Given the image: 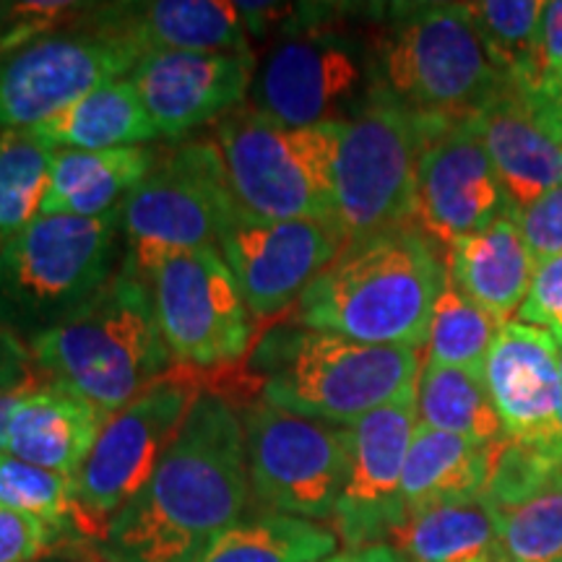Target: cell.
<instances>
[{
  "label": "cell",
  "instance_id": "1",
  "mask_svg": "<svg viewBox=\"0 0 562 562\" xmlns=\"http://www.w3.org/2000/svg\"><path fill=\"white\" fill-rule=\"evenodd\" d=\"M250 503L243 417L201 393L149 482L94 544L102 562H195Z\"/></svg>",
  "mask_w": 562,
  "mask_h": 562
},
{
  "label": "cell",
  "instance_id": "2",
  "mask_svg": "<svg viewBox=\"0 0 562 562\" xmlns=\"http://www.w3.org/2000/svg\"><path fill=\"white\" fill-rule=\"evenodd\" d=\"M446 281L435 243L414 224H398L344 243L302 292L294 323L351 341L422 351Z\"/></svg>",
  "mask_w": 562,
  "mask_h": 562
},
{
  "label": "cell",
  "instance_id": "3",
  "mask_svg": "<svg viewBox=\"0 0 562 562\" xmlns=\"http://www.w3.org/2000/svg\"><path fill=\"white\" fill-rule=\"evenodd\" d=\"M30 351L47 385L79 393L108 417L165 381L175 362L149 284L125 258L87 305L34 339Z\"/></svg>",
  "mask_w": 562,
  "mask_h": 562
},
{
  "label": "cell",
  "instance_id": "4",
  "mask_svg": "<svg viewBox=\"0 0 562 562\" xmlns=\"http://www.w3.org/2000/svg\"><path fill=\"white\" fill-rule=\"evenodd\" d=\"M252 364L266 370V404L339 427L417 398L422 372L419 349L378 347L311 328L271 334Z\"/></svg>",
  "mask_w": 562,
  "mask_h": 562
},
{
  "label": "cell",
  "instance_id": "5",
  "mask_svg": "<svg viewBox=\"0 0 562 562\" xmlns=\"http://www.w3.org/2000/svg\"><path fill=\"white\" fill-rule=\"evenodd\" d=\"M121 206L97 220L40 214L0 248V321L30 347L115 277Z\"/></svg>",
  "mask_w": 562,
  "mask_h": 562
},
{
  "label": "cell",
  "instance_id": "6",
  "mask_svg": "<svg viewBox=\"0 0 562 562\" xmlns=\"http://www.w3.org/2000/svg\"><path fill=\"white\" fill-rule=\"evenodd\" d=\"M341 125L307 128L237 108L214 128L232 199L261 220H331Z\"/></svg>",
  "mask_w": 562,
  "mask_h": 562
},
{
  "label": "cell",
  "instance_id": "7",
  "mask_svg": "<svg viewBox=\"0 0 562 562\" xmlns=\"http://www.w3.org/2000/svg\"><path fill=\"white\" fill-rule=\"evenodd\" d=\"M505 83L463 3L402 13L378 53V89L427 121H472Z\"/></svg>",
  "mask_w": 562,
  "mask_h": 562
},
{
  "label": "cell",
  "instance_id": "8",
  "mask_svg": "<svg viewBox=\"0 0 562 562\" xmlns=\"http://www.w3.org/2000/svg\"><path fill=\"white\" fill-rule=\"evenodd\" d=\"M442 125L414 115L378 87L344 121L334 222L347 240L412 224L422 149Z\"/></svg>",
  "mask_w": 562,
  "mask_h": 562
},
{
  "label": "cell",
  "instance_id": "9",
  "mask_svg": "<svg viewBox=\"0 0 562 562\" xmlns=\"http://www.w3.org/2000/svg\"><path fill=\"white\" fill-rule=\"evenodd\" d=\"M235 209L214 140L182 144L121 203L125 261L146 277L172 252L216 248Z\"/></svg>",
  "mask_w": 562,
  "mask_h": 562
},
{
  "label": "cell",
  "instance_id": "10",
  "mask_svg": "<svg viewBox=\"0 0 562 562\" xmlns=\"http://www.w3.org/2000/svg\"><path fill=\"white\" fill-rule=\"evenodd\" d=\"M91 9L79 24L0 55V133L37 128L89 91L133 74L144 50L128 34L91 21Z\"/></svg>",
  "mask_w": 562,
  "mask_h": 562
},
{
  "label": "cell",
  "instance_id": "11",
  "mask_svg": "<svg viewBox=\"0 0 562 562\" xmlns=\"http://www.w3.org/2000/svg\"><path fill=\"white\" fill-rule=\"evenodd\" d=\"M250 497L263 513L326 521L349 461V427L294 417L258 402L243 417Z\"/></svg>",
  "mask_w": 562,
  "mask_h": 562
},
{
  "label": "cell",
  "instance_id": "12",
  "mask_svg": "<svg viewBox=\"0 0 562 562\" xmlns=\"http://www.w3.org/2000/svg\"><path fill=\"white\" fill-rule=\"evenodd\" d=\"M144 279L175 362L209 370L248 355L252 315L220 248L172 252Z\"/></svg>",
  "mask_w": 562,
  "mask_h": 562
},
{
  "label": "cell",
  "instance_id": "13",
  "mask_svg": "<svg viewBox=\"0 0 562 562\" xmlns=\"http://www.w3.org/2000/svg\"><path fill=\"white\" fill-rule=\"evenodd\" d=\"M201 389L167 375L102 427L76 476L79 533L100 542L117 510L149 482Z\"/></svg>",
  "mask_w": 562,
  "mask_h": 562
},
{
  "label": "cell",
  "instance_id": "14",
  "mask_svg": "<svg viewBox=\"0 0 562 562\" xmlns=\"http://www.w3.org/2000/svg\"><path fill=\"white\" fill-rule=\"evenodd\" d=\"M344 243L347 237L331 220H261L237 206L216 248L252 318H271L297 305Z\"/></svg>",
  "mask_w": 562,
  "mask_h": 562
},
{
  "label": "cell",
  "instance_id": "15",
  "mask_svg": "<svg viewBox=\"0 0 562 562\" xmlns=\"http://www.w3.org/2000/svg\"><path fill=\"white\" fill-rule=\"evenodd\" d=\"M417 425V398L381 406L349 425L347 476L331 516L347 550L385 544L404 526L402 480Z\"/></svg>",
  "mask_w": 562,
  "mask_h": 562
},
{
  "label": "cell",
  "instance_id": "16",
  "mask_svg": "<svg viewBox=\"0 0 562 562\" xmlns=\"http://www.w3.org/2000/svg\"><path fill=\"white\" fill-rule=\"evenodd\" d=\"M513 211L472 121L446 123L422 149L412 224L427 240L456 245Z\"/></svg>",
  "mask_w": 562,
  "mask_h": 562
},
{
  "label": "cell",
  "instance_id": "17",
  "mask_svg": "<svg viewBox=\"0 0 562 562\" xmlns=\"http://www.w3.org/2000/svg\"><path fill=\"white\" fill-rule=\"evenodd\" d=\"M362 83V60L347 37L292 32L258 63L248 108L292 128L336 123L357 100Z\"/></svg>",
  "mask_w": 562,
  "mask_h": 562
},
{
  "label": "cell",
  "instance_id": "18",
  "mask_svg": "<svg viewBox=\"0 0 562 562\" xmlns=\"http://www.w3.org/2000/svg\"><path fill=\"white\" fill-rule=\"evenodd\" d=\"M482 378L505 435L562 461L560 344L529 323H505Z\"/></svg>",
  "mask_w": 562,
  "mask_h": 562
},
{
  "label": "cell",
  "instance_id": "19",
  "mask_svg": "<svg viewBox=\"0 0 562 562\" xmlns=\"http://www.w3.org/2000/svg\"><path fill=\"white\" fill-rule=\"evenodd\" d=\"M256 53H149L128 76L159 136L220 123L248 100Z\"/></svg>",
  "mask_w": 562,
  "mask_h": 562
},
{
  "label": "cell",
  "instance_id": "20",
  "mask_svg": "<svg viewBox=\"0 0 562 562\" xmlns=\"http://www.w3.org/2000/svg\"><path fill=\"white\" fill-rule=\"evenodd\" d=\"M474 123L513 211L562 186V125L537 91L505 83Z\"/></svg>",
  "mask_w": 562,
  "mask_h": 562
},
{
  "label": "cell",
  "instance_id": "21",
  "mask_svg": "<svg viewBox=\"0 0 562 562\" xmlns=\"http://www.w3.org/2000/svg\"><path fill=\"white\" fill-rule=\"evenodd\" d=\"M91 21L117 30L149 53H250L243 3L227 0H149L97 3Z\"/></svg>",
  "mask_w": 562,
  "mask_h": 562
},
{
  "label": "cell",
  "instance_id": "22",
  "mask_svg": "<svg viewBox=\"0 0 562 562\" xmlns=\"http://www.w3.org/2000/svg\"><path fill=\"white\" fill-rule=\"evenodd\" d=\"M108 419L79 393L58 385L32 389L13 412L5 453L76 480Z\"/></svg>",
  "mask_w": 562,
  "mask_h": 562
},
{
  "label": "cell",
  "instance_id": "23",
  "mask_svg": "<svg viewBox=\"0 0 562 562\" xmlns=\"http://www.w3.org/2000/svg\"><path fill=\"white\" fill-rule=\"evenodd\" d=\"M448 281L492 318L510 323L529 297L537 261L526 245L516 214L508 211L490 227L448 248Z\"/></svg>",
  "mask_w": 562,
  "mask_h": 562
},
{
  "label": "cell",
  "instance_id": "24",
  "mask_svg": "<svg viewBox=\"0 0 562 562\" xmlns=\"http://www.w3.org/2000/svg\"><path fill=\"white\" fill-rule=\"evenodd\" d=\"M151 146L110 151L58 149L47 172L42 214H70L83 220L110 214L157 167Z\"/></svg>",
  "mask_w": 562,
  "mask_h": 562
},
{
  "label": "cell",
  "instance_id": "25",
  "mask_svg": "<svg viewBox=\"0 0 562 562\" xmlns=\"http://www.w3.org/2000/svg\"><path fill=\"white\" fill-rule=\"evenodd\" d=\"M492 446L432 430L419 422L404 463L406 518L432 505L480 497L490 474Z\"/></svg>",
  "mask_w": 562,
  "mask_h": 562
},
{
  "label": "cell",
  "instance_id": "26",
  "mask_svg": "<svg viewBox=\"0 0 562 562\" xmlns=\"http://www.w3.org/2000/svg\"><path fill=\"white\" fill-rule=\"evenodd\" d=\"M40 138L53 144L55 149L79 151H110L146 146L159 138L149 112L140 102L131 79L104 83L89 91L81 100L70 102L58 115L32 128Z\"/></svg>",
  "mask_w": 562,
  "mask_h": 562
},
{
  "label": "cell",
  "instance_id": "27",
  "mask_svg": "<svg viewBox=\"0 0 562 562\" xmlns=\"http://www.w3.org/2000/svg\"><path fill=\"white\" fill-rule=\"evenodd\" d=\"M391 542L409 562H503L495 516L482 495L412 513Z\"/></svg>",
  "mask_w": 562,
  "mask_h": 562
},
{
  "label": "cell",
  "instance_id": "28",
  "mask_svg": "<svg viewBox=\"0 0 562 562\" xmlns=\"http://www.w3.org/2000/svg\"><path fill=\"white\" fill-rule=\"evenodd\" d=\"M336 547L334 529L281 513H258L222 531L195 562H326Z\"/></svg>",
  "mask_w": 562,
  "mask_h": 562
},
{
  "label": "cell",
  "instance_id": "29",
  "mask_svg": "<svg viewBox=\"0 0 562 562\" xmlns=\"http://www.w3.org/2000/svg\"><path fill=\"white\" fill-rule=\"evenodd\" d=\"M417 414L422 425L459 438L492 442L505 438V427L492 404L484 378L459 368L422 362L417 383Z\"/></svg>",
  "mask_w": 562,
  "mask_h": 562
},
{
  "label": "cell",
  "instance_id": "30",
  "mask_svg": "<svg viewBox=\"0 0 562 562\" xmlns=\"http://www.w3.org/2000/svg\"><path fill=\"white\" fill-rule=\"evenodd\" d=\"M480 34L492 66L508 83L537 91L539 76V24L544 3L539 0H480L463 3Z\"/></svg>",
  "mask_w": 562,
  "mask_h": 562
},
{
  "label": "cell",
  "instance_id": "31",
  "mask_svg": "<svg viewBox=\"0 0 562 562\" xmlns=\"http://www.w3.org/2000/svg\"><path fill=\"white\" fill-rule=\"evenodd\" d=\"M490 510L503 562H562V467Z\"/></svg>",
  "mask_w": 562,
  "mask_h": 562
},
{
  "label": "cell",
  "instance_id": "32",
  "mask_svg": "<svg viewBox=\"0 0 562 562\" xmlns=\"http://www.w3.org/2000/svg\"><path fill=\"white\" fill-rule=\"evenodd\" d=\"M55 151L32 131L0 133V248L42 214Z\"/></svg>",
  "mask_w": 562,
  "mask_h": 562
},
{
  "label": "cell",
  "instance_id": "33",
  "mask_svg": "<svg viewBox=\"0 0 562 562\" xmlns=\"http://www.w3.org/2000/svg\"><path fill=\"white\" fill-rule=\"evenodd\" d=\"M503 323L482 311L476 302L446 281L435 302L430 334H427V360L440 368H459L482 375L492 344Z\"/></svg>",
  "mask_w": 562,
  "mask_h": 562
},
{
  "label": "cell",
  "instance_id": "34",
  "mask_svg": "<svg viewBox=\"0 0 562 562\" xmlns=\"http://www.w3.org/2000/svg\"><path fill=\"white\" fill-rule=\"evenodd\" d=\"M0 505L37 518L55 537L79 533L76 480L0 453Z\"/></svg>",
  "mask_w": 562,
  "mask_h": 562
},
{
  "label": "cell",
  "instance_id": "35",
  "mask_svg": "<svg viewBox=\"0 0 562 562\" xmlns=\"http://www.w3.org/2000/svg\"><path fill=\"white\" fill-rule=\"evenodd\" d=\"M94 3L55 0H13L0 3V55L13 53L47 34L79 24Z\"/></svg>",
  "mask_w": 562,
  "mask_h": 562
},
{
  "label": "cell",
  "instance_id": "36",
  "mask_svg": "<svg viewBox=\"0 0 562 562\" xmlns=\"http://www.w3.org/2000/svg\"><path fill=\"white\" fill-rule=\"evenodd\" d=\"M513 214L537 266L562 256V186L539 195L529 206L516 209Z\"/></svg>",
  "mask_w": 562,
  "mask_h": 562
},
{
  "label": "cell",
  "instance_id": "37",
  "mask_svg": "<svg viewBox=\"0 0 562 562\" xmlns=\"http://www.w3.org/2000/svg\"><path fill=\"white\" fill-rule=\"evenodd\" d=\"M518 318L529 326L542 328L562 347V256L537 266L529 297H526Z\"/></svg>",
  "mask_w": 562,
  "mask_h": 562
},
{
  "label": "cell",
  "instance_id": "38",
  "mask_svg": "<svg viewBox=\"0 0 562 562\" xmlns=\"http://www.w3.org/2000/svg\"><path fill=\"white\" fill-rule=\"evenodd\" d=\"M58 537L37 518L0 505V562H37Z\"/></svg>",
  "mask_w": 562,
  "mask_h": 562
},
{
  "label": "cell",
  "instance_id": "39",
  "mask_svg": "<svg viewBox=\"0 0 562 562\" xmlns=\"http://www.w3.org/2000/svg\"><path fill=\"white\" fill-rule=\"evenodd\" d=\"M32 351L0 321V393H26L34 385Z\"/></svg>",
  "mask_w": 562,
  "mask_h": 562
},
{
  "label": "cell",
  "instance_id": "40",
  "mask_svg": "<svg viewBox=\"0 0 562 562\" xmlns=\"http://www.w3.org/2000/svg\"><path fill=\"white\" fill-rule=\"evenodd\" d=\"M539 76L542 83L562 76V0L544 3L539 24Z\"/></svg>",
  "mask_w": 562,
  "mask_h": 562
},
{
  "label": "cell",
  "instance_id": "41",
  "mask_svg": "<svg viewBox=\"0 0 562 562\" xmlns=\"http://www.w3.org/2000/svg\"><path fill=\"white\" fill-rule=\"evenodd\" d=\"M537 94L544 102V108L552 112L554 121L562 125V76L542 83V89H537Z\"/></svg>",
  "mask_w": 562,
  "mask_h": 562
},
{
  "label": "cell",
  "instance_id": "42",
  "mask_svg": "<svg viewBox=\"0 0 562 562\" xmlns=\"http://www.w3.org/2000/svg\"><path fill=\"white\" fill-rule=\"evenodd\" d=\"M24 393H0V453H5V440H9V425L13 412Z\"/></svg>",
  "mask_w": 562,
  "mask_h": 562
},
{
  "label": "cell",
  "instance_id": "43",
  "mask_svg": "<svg viewBox=\"0 0 562 562\" xmlns=\"http://www.w3.org/2000/svg\"><path fill=\"white\" fill-rule=\"evenodd\" d=\"M326 562H372V560H370V547H364V550H344V552H336L334 558H328Z\"/></svg>",
  "mask_w": 562,
  "mask_h": 562
},
{
  "label": "cell",
  "instance_id": "44",
  "mask_svg": "<svg viewBox=\"0 0 562 562\" xmlns=\"http://www.w3.org/2000/svg\"><path fill=\"white\" fill-rule=\"evenodd\" d=\"M370 560L372 562H402V558H398V554L393 552V547H389V544H372Z\"/></svg>",
  "mask_w": 562,
  "mask_h": 562
},
{
  "label": "cell",
  "instance_id": "45",
  "mask_svg": "<svg viewBox=\"0 0 562 562\" xmlns=\"http://www.w3.org/2000/svg\"><path fill=\"white\" fill-rule=\"evenodd\" d=\"M37 562H63V560H37Z\"/></svg>",
  "mask_w": 562,
  "mask_h": 562
},
{
  "label": "cell",
  "instance_id": "46",
  "mask_svg": "<svg viewBox=\"0 0 562 562\" xmlns=\"http://www.w3.org/2000/svg\"><path fill=\"white\" fill-rule=\"evenodd\" d=\"M560 364H562V347H560Z\"/></svg>",
  "mask_w": 562,
  "mask_h": 562
}]
</instances>
